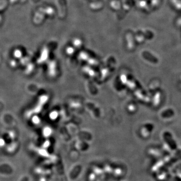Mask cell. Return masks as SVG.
Returning a JSON list of instances; mask_svg holds the SVG:
<instances>
[{
	"label": "cell",
	"instance_id": "6da1fadb",
	"mask_svg": "<svg viewBox=\"0 0 181 181\" xmlns=\"http://www.w3.org/2000/svg\"><path fill=\"white\" fill-rule=\"evenodd\" d=\"M164 139L165 142L172 151H176L178 149V146L173 136L170 132H165L164 134Z\"/></svg>",
	"mask_w": 181,
	"mask_h": 181
},
{
	"label": "cell",
	"instance_id": "277c9868",
	"mask_svg": "<svg viewBox=\"0 0 181 181\" xmlns=\"http://www.w3.org/2000/svg\"><path fill=\"white\" fill-rule=\"evenodd\" d=\"M174 157L177 160H181V149H177Z\"/></svg>",
	"mask_w": 181,
	"mask_h": 181
},
{
	"label": "cell",
	"instance_id": "8992f818",
	"mask_svg": "<svg viewBox=\"0 0 181 181\" xmlns=\"http://www.w3.org/2000/svg\"><path fill=\"white\" fill-rule=\"evenodd\" d=\"M175 176H176L177 177H178V178H179L181 180V168H177L175 171Z\"/></svg>",
	"mask_w": 181,
	"mask_h": 181
},
{
	"label": "cell",
	"instance_id": "5b68a950",
	"mask_svg": "<svg viewBox=\"0 0 181 181\" xmlns=\"http://www.w3.org/2000/svg\"><path fill=\"white\" fill-rule=\"evenodd\" d=\"M174 111L171 109H169L166 111V113L165 114V116L166 117H171L174 116Z\"/></svg>",
	"mask_w": 181,
	"mask_h": 181
},
{
	"label": "cell",
	"instance_id": "7a4b0ae2",
	"mask_svg": "<svg viewBox=\"0 0 181 181\" xmlns=\"http://www.w3.org/2000/svg\"><path fill=\"white\" fill-rule=\"evenodd\" d=\"M111 6L112 7L113 9H115V10H118L119 9H120V7H121L120 2L116 0L112 1L111 3Z\"/></svg>",
	"mask_w": 181,
	"mask_h": 181
},
{
	"label": "cell",
	"instance_id": "3957f363",
	"mask_svg": "<svg viewBox=\"0 0 181 181\" xmlns=\"http://www.w3.org/2000/svg\"><path fill=\"white\" fill-rule=\"evenodd\" d=\"M103 6V4L101 2H94V3H92L91 4V7L92 9H100Z\"/></svg>",
	"mask_w": 181,
	"mask_h": 181
}]
</instances>
